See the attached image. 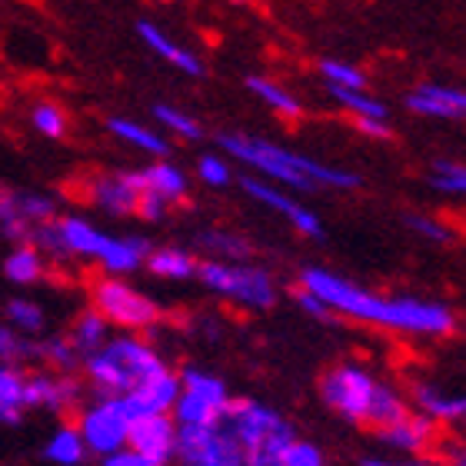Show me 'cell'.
Returning a JSON list of instances; mask_svg holds the SVG:
<instances>
[{
  "mask_svg": "<svg viewBox=\"0 0 466 466\" xmlns=\"http://www.w3.org/2000/svg\"><path fill=\"white\" fill-rule=\"evenodd\" d=\"M300 290L327 307L333 317H350L360 323H377L387 330L420 333V337H447L457 320L450 307L437 300H417V297H383V293L363 290L347 277L323 267H307L300 273Z\"/></svg>",
  "mask_w": 466,
  "mask_h": 466,
  "instance_id": "6da1fadb",
  "label": "cell"
},
{
  "mask_svg": "<svg viewBox=\"0 0 466 466\" xmlns=\"http://www.w3.org/2000/svg\"><path fill=\"white\" fill-rule=\"evenodd\" d=\"M217 144L230 160L250 167L253 177H260L267 184L280 187V190H300V194H313L317 187H337V190H357L360 180L353 170H340V167L320 164L307 154L287 150V147L263 140L253 134H220Z\"/></svg>",
  "mask_w": 466,
  "mask_h": 466,
  "instance_id": "7a4b0ae2",
  "label": "cell"
},
{
  "mask_svg": "<svg viewBox=\"0 0 466 466\" xmlns=\"http://www.w3.org/2000/svg\"><path fill=\"white\" fill-rule=\"evenodd\" d=\"M320 397L333 413H340L343 420L360 423V427H373L377 433L400 427L413 413L397 390L380 383L370 370L357 363H340L327 370L320 380Z\"/></svg>",
  "mask_w": 466,
  "mask_h": 466,
  "instance_id": "3957f363",
  "label": "cell"
},
{
  "mask_svg": "<svg viewBox=\"0 0 466 466\" xmlns=\"http://www.w3.org/2000/svg\"><path fill=\"white\" fill-rule=\"evenodd\" d=\"M80 367H84L87 387L97 397H107V400L127 397L140 383H147V380H154L170 370L167 360L144 337H137V333L110 337L107 347L100 350V353H94V357H87Z\"/></svg>",
  "mask_w": 466,
  "mask_h": 466,
  "instance_id": "277c9868",
  "label": "cell"
},
{
  "mask_svg": "<svg viewBox=\"0 0 466 466\" xmlns=\"http://www.w3.org/2000/svg\"><path fill=\"white\" fill-rule=\"evenodd\" d=\"M197 280L207 290L224 297L230 303H240L247 310H270L277 303V283L263 267L253 263H220V260H200Z\"/></svg>",
  "mask_w": 466,
  "mask_h": 466,
  "instance_id": "5b68a950",
  "label": "cell"
},
{
  "mask_svg": "<svg viewBox=\"0 0 466 466\" xmlns=\"http://www.w3.org/2000/svg\"><path fill=\"white\" fill-rule=\"evenodd\" d=\"M90 310H97L107 327H124L127 333L134 330H154L164 310L154 297L130 287L116 277H97L90 283Z\"/></svg>",
  "mask_w": 466,
  "mask_h": 466,
  "instance_id": "8992f818",
  "label": "cell"
},
{
  "mask_svg": "<svg viewBox=\"0 0 466 466\" xmlns=\"http://www.w3.org/2000/svg\"><path fill=\"white\" fill-rule=\"evenodd\" d=\"M180 377V393H177L174 403V423L177 430L187 427H214L220 423V417L230 407V390L217 373H207V370L187 367L177 373Z\"/></svg>",
  "mask_w": 466,
  "mask_h": 466,
  "instance_id": "52a82bcc",
  "label": "cell"
},
{
  "mask_svg": "<svg viewBox=\"0 0 466 466\" xmlns=\"http://www.w3.org/2000/svg\"><path fill=\"white\" fill-rule=\"evenodd\" d=\"M74 427H77L87 453H94V457L104 460V457H110V453H116V450L127 447L130 417L124 413L120 400L97 397V400H90V403H84V407L77 410Z\"/></svg>",
  "mask_w": 466,
  "mask_h": 466,
  "instance_id": "ba28073f",
  "label": "cell"
},
{
  "mask_svg": "<svg viewBox=\"0 0 466 466\" xmlns=\"http://www.w3.org/2000/svg\"><path fill=\"white\" fill-rule=\"evenodd\" d=\"M174 460L180 466H247V453L224 423L177 430Z\"/></svg>",
  "mask_w": 466,
  "mask_h": 466,
  "instance_id": "9c48e42d",
  "label": "cell"
},
{
  "mask_svg": "<svg viewBox=\"0 0 466 466\" xmlns=\"http://www.w3.org/2000/svg\"><path fill=\"white\" fill-rule=\"evenodd\" d=\"M84 393L87 387L77 380V373H50V370H37L27 373V410H44V413H74L84 407Z\"/></svg>",
  "mask_w": 466,
  "mask_h": 466,
  "instance_id": "30bf717a",
  "label": "cell"
},
{
  "mask_svg": "<svg viewBox=\"0 0 466 466\" xmlns=\"http://www.w3.org/2000/svg\"><path fill=\"white\" fill-rule=\"evenodd\" d=\"M84 200L110 217H134L140 200V170H107L84 180Z\"/></svg>",
  "mask_w": 466,
  "mask_h": 466,
  "instance_id": "8fae6325",
  "label": "cell"
},
{
  "mask_svg": "<svg viewBox=\"0 0 466 466\" xmlns=\"http://www.w3.org/2000/svg\"><path fill=\"white\" fill-rule=\"evenodd\" d=\"M240 187H243V194L253 197L257 204L263 207H270L273 214H280L287 224L293 227V230H300L303 237H310V240H320L323 237V224H320V217L313 214L310 207H303L300 200H293L287 190H280V187H273L267 184V180H260V177H240Z\"/></svg>",
  "mask_w": 466,
  "mask_h": 466,
  "instance_id": "7c38bea8",
  "label": "cell"
},
{
  "mask_svg": "<svg viewBox=\"0 0 466 466\" xmlns=\"http://www.w3.org/2000/svg\"><path fill=\"white\" fill-rule=\"evenodd\" d=\"M127 450L140 453L154 466H170L177 457V423L174 417H144L130 423Z\"/></svg>",
  "mask_w": 466,
  "mask_h": 466,
  "instance_id": "4fadbf2b",
  "label": "cell"
},
{
  "mask_svg": "<svg viewBox=\"0 0 466 466\" xmlns=\"http://www.w3.org/2000/svg\"><path fill=\"white\" fill-rule=\"evenodd\" d=\"M177 393H180V377H177L174 370H167L160 377L147 380V383H140L137 390H130L127 397H120V407H124V413L130 417V423L144 417H170L177 403Z\"/></svg>",
  "mask_w": 466,
  "mask_h": 466,
  "instance_id": "5bb4252c",
  "label": "cell"
},
{
  "mask_svg": "<svg viewBox=\"0 0 466 466\" xmlns=\"http://www.w3.org/2000/svg\"><path fill=\"white\" fill-rule=\"evenodd\" d=\"M137 37L144 40V47L150 50L154 57H160L174 70L187 74V77H200V74H204V60L197 57L194 50H187L184 44H177L164 27H157L154 20H137Z\"/></svg>",
  "mask_w": 466,
  "mask_h": 466,
  "instance_id": "9a60e30c",
  "label": "cell"
},
{
  "mask_svg": "<svg viewBox=\"0 0 466 466\" xmlns=\"http://www.w3.org/2000/svg\"><path fill=\"white\" fill-rule=\"evenodd\" d=\"M150 240L147 237H114L110 233V243H107V253L100 257V277H116V280H124L130 273L144 270L147 257H150Z\"/></svg>",
  "mask_w": 466,
  "mask_h": 466,
  "instance_id": "2e32d148",
  "label": "cell"
},
{
  "mask_svg": "<svg viewBox=\"0 0 466 466\" xmlns=\"http://www.w3.org/2000/svg\"><path fill=\"white\" fill-rule=\"evenodd\" d=\"M407 107L413 114L437 116V120H460V116H466V90L423 84L407 97Z\"/></svg>",
  "mask_w": 466,
  "mask_h": 466,
  "instance_id": "e0dca14e",
  "label": "cell"
},
{
  "mask_svg": "<svg viewBox=\"0 0 466 466\" xmlns=\"http://www.w3.org/2000/svg\"><path fill=\"white\" fill-rule=\"evenodd\" d=\"M140 190L160 197L167 207H174V204H180V200H187L190 184H187V174L177 164H170V160H154L150 167L140 170Z\"/></svg>",
  "mask_w": 466,
  "mask_h": 466,
  "instance_id": "ac0fdd59",
  "label": "cell"
},
{
  "mask_svg": "<svg viewBox=\"0 0 466 466\" xmlns=\"http://www.w3.org/2000/svg\"><path fill=\"white\" fill-rule=\"evenodd\" d=\"M0 273H4V280L10 287H34L47 277V260H44V253L34 247V243H14L0 263Z\"/></svg>",
  "mask_w": 466,
  "mask_h": 466,
  "instance_id": "d6986e66",
  "label": "cell"
},
{
  "mask_svg": "<svg viewBox=\"0 0 466 466\" xmlns=\"http://www.w3.org/2000/svg\"><path fill=\"white\" fill-rule=\"evenodd\" d=\"M4 323L14 333H20L24 340L47 337V310H44V303H37L34 297H24V293H14V297L4 300Z\"/></svg>",
  "mask_w": 466,
  "mask_h": 466,
  "instance_id": "ffe728a7",
  "label": "cell"
},
{
  "mask_svg": "<svg viewBox=\"0 0 466 466\" xmlns=\"http://www.w3.org/2000/svg\"><path fill=\"white\" fill-rule=\"evenodd\" d=\"M413 403H417L420 417H427L430 423L466 420V393H443V390L430 387V383H417L413 387Z\"/></svg>",
  "mask_w": 466,
  "mask_h": 466,
  "instance_id": "44dd1931",
  "label": "cell"
},
{
  "mask_svg": "<svg viewBox=\"0 0 466 466\" xmlns=\"http://www.w3.org/2000/svg\"><path fill=\"white\" fill-rule=\"evenodd\" d=\"M197 267H200V260L190 250H184V247H154L144 263V270L150 277L174 283L197 280Z\"/></svg>",
  "mask_w": 466,
  "mask_h": 466,
  "instance_id": "7402d4cb",
  "label": "cell"
},
{
  "mask_svg": "<svg viewBox=\"0 0 466 466\" xmlns=\"http://www.w3.org/2000/svg\"><path fill=\"white\" fill-rule=\"evenodd\" d=\"M107 130H110V137L120 140V144L134 147V150H144V154L157 157V160H167L170 144L164 140V134H157L154 127L140 124V120H130V116H110Z\"/></svg>",
  "mask_w": 466,
  "mask_h": 466,
  "instance_id": "603a6c76",
  "label": "cell"
},
{
  "mask_svg": "<svg viewBox=\"0 0 466 466\" xmlns=\"http://www.w3.org/2000/svg\"><path fill=\"white\" fill-rule=\"evenodd\" d=\"M67 340L74 343L80 363H84L87 357H94V353H100V350L107 347L110 327H107V320H104L97 310H90V307H87V310H80L77 317H74Z\"/></svg>",
  "mask_w": 466,
  "mask_h": 466,
  "instance_id": "cb8c5ba5",
  "label": "cell"
},
{
  "mask_svg": "<svg viewBox=\"0 0 466 466\" xmlns=\"http://www.w3.org/2000/svg\"><path fill=\"white\" fill-rule=\"evenodd\" d=\"M27 373L20 367L0 363V427H17L24 413H27Z\"/></svg>",
  "mask_w": 466,
  "mask_h": 466,
  "instance_id": "d4e9b609",
  "label": "cell"
},
{
  "mask_svg": "<svg viewBox=\"0 0 466 466\" xmlns=\"http://www.w3.org/2000/svg\"><path fill=\"white\" fill-rule=\"evenodd\" d=\"M40 453H44V460H47L50 466H80L87 460V447H84V440H80L74 423H60L47 437V443H44Z\"/></svg>",
  "mask_w": 466,
  "mask_h": 466,
  "instance_id": "484cf974",
  "label": "cell"
},
{
  "mask_svg": "<svg viewBox=\"0 0 466 466\" xmlns=\"http://www.w3.org/2000/svg\"><path fill=\"white\" fill-rule=\"evenodd\" d=\"M34 360L50 373H74L80 367L77 350L67 340V333H47V337L34 340Z\"/></svg>",
  "mask_w": 466,
  "mask_h": 466,
  "instance_id": "4316f807",
  "label": "cell"
},
{
  "mask_svg": "<svg viewBox=\"0 0 466 466\" xmlns=\"http://www.w3.org/2000/svg\"><path fill=\"white\" fill-rule=\"evenodd\" d=\"M387 447L400 450V453H420V450H427L430 437H433V423L427 417H420V413H410L400 427H390L383 433H377Z\"/></svg>",
  "mask_w": 466,
  "mask_h": 466,
  "instance_id": "83f0119b",
  "label": "cell"
},
{
  "mask_svg": "<svg viewBox=\"0 0 466 466\" xmlns=\"http://www.w3.org/2000/svg\"><path fill=\"white\" fill-rule=\"evenodd\" d=\"M247 90H250L257 100H263V104H267L273 114L287 116V120H297V116H303V104L293 97V94L283 87V84H277V80H270V77H247Z\"/></svg>",
  "mask_w": 466,
  "mask_h": 466,
  "instance_id": "f1b7e54d",
  "label": "cell"
},
{
  "mask_svg": "<svg viewBox=\"0 0 466 466\" xmlns=\"http://www.w3.org/2000/svg\"><path fill=\"white\" fill-rule=\"evenodd\" d=\"M200 243V250L214 253L210 260H220V263H247L250 257V243L243 240L240 233H230V230H204L197 237Z\"/></svg>",
  "mask_w": 466,
  "mask_h": 466,
  "instance_id": "f546056e",
  "label": "cell"
},
{
  "mask_svg": "<svg viewBox=\"0 0 466 466\" xmlns=\"http://www.w3.org/2000/svg\"><path fill=\"white\" fill-rule=\"evenodd\" d=\"M327 94H330L337 104H340L343 110H350L353 114V120H390V110L383 100L370 97L367 90H340V87H327Z\"/></svg>",
  "mask_w": 466,
  "mask_h": 466,
  "instance_id": "4dcf8cb0",
  "label": "cell"
},
{
  "mask_svg": "<svg viewBox=\"0 0 466 466\" xmlns=\"http://www.w3.org/2000/svg\"><path fill=\"white\" fill-rule=\"evenodd\" d=\"M30 124L37 130L40 137H47V140H60V137H67L70 130V116L67 110L54 104V100H40L30 107Z\"/></svg>",
  "mask_w": 466,
  "mask_h": 466,
  "instance_id": "1f68e13d",
  "label": "cell"
},
{
  "mask_svg": "<svg viewBox=\"0 0 466 466\" xmlns=\"http://www.w3.org/2000/svg\"><path fill=\"white\" fill-rule=\"evenodd\" d=\"M154 116H157V124L167 127V130H170L174 137H180V140H200V137H204V127H200V120H197V116H190L187 110L174 107V104H157Z\"/></svg>",
  "mask_w": 466,
  "mask_h": 466,
  "instance_id": "d6a6232c",
  "label": "cell"
},
{
  "mask_svg": "<svg viewBox=\"0 0 466 466\" xmlns=\"http://www.w3.org/2000/svg\"><path fill=\"white\" fill-rule=\"evenodd\" d=\"M320 74L327 80V87H340V90H363L367 87V74L347 60H333L323 57L320 60Z\"/></svg>",
  "mask_w": 466,
  "mask_h": 466,
  "instance_id": "836d02e7",
  "label": "cell"
},
{
  "mask_svg": "<svg viewBox=\"0 0 466 466\" xmlns=\"http://www.w3.org/2000/svg\"><path fill=\"white\" fill-rule=\"evenodd\" d=\"M430 187L440 190V194L466 197V164H457V160H437L433 170H430Z\"/></svg>",
  "mask_w": 466,
  "mask_h": 466,
  "instance_id": "e575fe53",
  "label": "cell"
},
{
  "mask_svg": "<svg viewBox=\"0 0 466 466\" xmlns=\"http://www.w3.org/2000/svg\"><path fill=\"white\" fill-rule=\"evenodd\" d=\"M27 360H34V340H24L20 333H14L7 323L0 320V363L20 367Z\"/></svg>",
  "mask_w": 466,
  "mask_h": 466,
  "instance_id": "d590c367",
  "label": "cell"
},
{
  "mask_svg": "<svg viewBox=\"0 0 466 466\" xmlns=\"http://www.w3.org/2000/svg\"><path fill=\"white\" fill-rule=\"evenodd\" d=\"M197 177L204 180L207 187H230L233 184V167L227 157L220 154H204L200 160H197Z\"/></svg>",
  "mask_w": 466,
  "mask_h": 466,
  "instance_id": "8d00e7d4",
  "label": "cell"
},
{
  "mask_svg": "<svg viewBox=\"0 0 466 466\" xmlns=\"http://www.w3.org/2000/svg\"><path fill=\"white\" fill-rule=\"evenodd\" d=\"M277 466H327V460H323V450L317 443H310V440H293L280 453Z\"/></svg>",
  "mask_w": 466,
  "mask_h": 466,
  "instance_id": "74e56055",
  "label": "cell"
},
{
  "mask_svg": "<svg viewBox=\"0 0 466 466\" xmlns=\"http://www.w3.org/2000/svg\"><path fill=\"white\" fill-rule=\"evenodd\" d=\"M407 224H410V230L413 233H420L423 240H430V243H450V227H443L440 220H433V217H427V214H407Z\"/></svg>",
  "mask_w": 466,
  "mask_h": 466,
  "instance_id": "f35d334b",
  "label": "cell"
},
{
  "mask_svg": "<svg viewBox=\"0 0 466 466\" xmlns=\"http://www.w3.org/2000/svg\"><path fill=\"white\" fill-rule=\"evenodd\" d=\"M170 214V207L160 200V197H154V194H144L140 190V200H137V210H134V217H140L144 224H160L164 217Z\"/></svg>",
  "mask_w": 466,
  "mask_h": 466,
  "instance_id": "ab89813d",
  "label": "cell"
},
{
  "mask_svg": "<svg viewBox=\"0 0 466 466\" xmlns=\"http://www.w3.org/2000/svg\"><path fill=\"white\" fill-rule=\"evenodd\" d=\"M293 297H297V303H300L303 313H310V317H317V320H323V323L333 320V313L327 310V307H323V303L317 300V297H310L307 290H300V287H297V293H293Z\"/></svg>",
  "mask_w": 466,
  "mask_h": 466,
  "instance_id": "60d3db41",
  "label": "cell"
},
{
  "mask_svg": "<svg viewBox=\"0 0 466 466\" xmlns=\"http://www.w3.org/2000/svg\"><path fill=\"white\" fill-rule=\"evenodd\" d=\"M353 127H357L360 134L373 137V140H390V137H393L390 120H353Z\"/></svg>",
  "mask_w": 466,
  "mask_h": 466,
  "instance_id": "b9f144b4",
  "label": "cell"
},
{
  "mask_svg": "<svg viewBox=\"0 0 466 466\" xmlns=\"http://www.w3.org/2000/svg\"><path fill=\"white\" fill-rule=\"evenodd\" d=\"M100 466H154L150 460H144L140 453H134V450H116V453H110V457L100 460Z\"/></svg>",
  "mask_w": 466,
  "mask_h": 466,
  "instance_id": "7bdbcfd3",
  "label": "cell"
},
{
  "mask_svg": "<svg viewBox=\"0 0 466 466\" xmlns=\"http://www.w3.org/2000/svg\"><path fill=\"white\" fill-rule=\"evenodd\" d=\"M360 466H423L420 460H403V463H393V460H380V457H367Z\"/></svg>",
  "mask_w": 466,
  "mask_h": 466,
  "instance_id": "ee69618b",
  "label": "cell"
},
{
  "mask_svg": "<svg viewBox=\"0 0 466 466\" xmlns=\"http://www.w3.org/2000/svg\"><path fill=\"white\" fill-rule=\"evenodd\" d=\"M450 466H466V450H460V453L453 457V463H450Z\"/></svg>",
  "mask_w": 466,
  "mask_h": 466,
  "instance_id": "f6af8a7d",
  "label": "cell"
}]
</instances>
